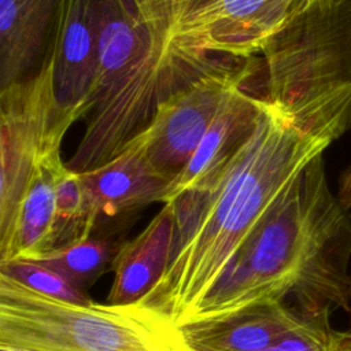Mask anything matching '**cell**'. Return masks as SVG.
I'll list each match as a JSON object with an SVG mask.
<instances>
[{
	"label": "cell",
	"mask_w": 351,
	"mask_h": 351,
	"mask_svg": "<svg viewBox=\"0 0 351 351\" xmlns=\"http://www.w3.org/2000/svg\"><path fill=\"white\" fill-rule=\"evenodd\" d=\"M0 346L22 351H200L166 315L141 304H77L0 270Z\"/></svg>",
	"instance_id": "5b68a950"
},
{
	"label": "cell",
	"mask_w": 351,
	"mask_h": 351,
	"mask_svg": "<svg viewBox=\"0 0 351 351\" xmlns=\"http://www.w3.org/2000/svg\"><path fill=\"white\" fill-rule=\"evenodd\" d=\"M306 313L310 311L289 304H270L181 329L189 344L200 351H265L296 328Z\"/></svg>",
	"instance_id": "5bb4252c"
},
{
	"label": "cell",
	"mask_w": 351,
	"mask_h": 351,
	"mask_svg": "<svg viewBox=\"0 0 351 351\" xmlns=\"http://www.w3.org/2000/svg\"><path fill=\"white\" fill-rule=\"evenodd\" d=\"M258 59L245 90L329 143L351 130V0H298Z\"/></svg>",
	"instance_id": "277c9868"
},
{
	"label": "cell",
	"mask_w": 351,
	"mask_h": 351,
	"mask_svg": "<svg viewBox=\"0 0 351 351\" xmlns=\"http://www.w3.org/2000/svg\"><path fill=\"white\" fill-rule=\"evenodd\" d=\"M174 0H100L95 78L86 128L69 169H96L141 133L156 106L214 59L192 63L170 45Z\"/></svg>",
	"instance_id": "3957f363"
},
{
	"label": "cell",
	"mask_w": 351,
	"mask_h": 351,
	"mask_svg": "<svg viewBox=\"0 0 351 351\" xmlns=\"http://www.w3.org/2000/svg\"><path fill=\"white\" fill-rule=\"evenodd\" d=\"M174 232V213L166 203L137 237L115 252V274L106 303L130 304L144 298L167 267Z\"/></svg>",
	"instance_id": "4fadbf2b"
},
{
	"label": "cell",
	"mask_w": 351,
	"mask_h": 351,
	"mask_svg": "<svg viewBox=\"0 0 351 351\" xmlns=\"http://www.w3.org/2000/svg\"><path fill=\"white\" fill-rule=\"evenodd\" d=\"M74 112L58 108L48 51L34 75L0 95V265L7 262L21 210L40 160L60 147Z\"/></svg>",
	"instance_id": "8992f818"
},
{
	"label": "cell",
	"mask_w": 351,
	"mask_h": 351,
	"mask_svg": "<svg viewBox=\"0 0 351 351\" xmlns=\"http://www.w3.org/2000/svg\"><path fill=\"white\" fill-rule=\"evenodd\" d=\"M262 110L263 101L247 92L244 84L232 88L196 151L171 181L163 204L182 193L203 192L210 188L250 136Z\"/></svg>",
	"instance_id": "8fae6325"
},
{
	"label": "cell",
	"mask_w": 351,
	"mask_h": 351,
	"mask_svg": "<svg viewBox=\"0 0 351 351\" xmlns=\"http://www.w3.org/2000/svg\"><path fill=\"white\" fill-rule=\"evenodd\" d=\"M59 0H0V95L40 69Z\"/></svg>",
	"instance_id": "7c38bea8"
},
{
	"label": "cell",
	"mask_w": 351,
	"mask_h": 351,
	"mask_svg": "<svg viewBox=\"0 0 351 351\" xmlns=\"http://www.w3.org/2000/svg\"><path fill=\"white\" fill-rule=\"evenodd\" d=\"M330 144L263 101L255 128L210 188L167 202L176 222L170 261L138 302L188 325L247 237Z\"/></svg>",
	"instance_id": "6da1fadb"
},
{
	"label": "cell",
	"mask_w": 351,
	"mask_h": 351,
	"mask_svg": "<svg viewBox=\"0 0 351 351\" xmlns=\"http://www.w3.org/2000/svg\"><path fill=\"white\" fill-rule=\"evenodd\" d=\"M186 0H174V4H176V7H178V5H181L182 3H185Z\"/></svg>",
	"instance_id": "7402d4cb"
},
{
	"label": "cell",
	"mask_w": 351,
	"mask_h": 351,
	"mask_svg": "<svg viewBox=\"0 0 351 351\" xmlns=\"http://www.w3.org/2000/svg\"><path fill=\"white\" fill-rule=\"evenodd\" d=\"M258 67V56L237 63L213 60L166 96L144 129L152 163L174 180L196 151L228 92L240 84L245 86Z\"/></svg>",
	"instance_id": "ba28073f"
},
{
	"label": "cell",
	"mask_w": 351,
	"mask_h": 351,
	"mask_svg": "<svg viewBox=\"0 0 351 351\" xmlns=\"http://www.w3.org/2000/svg\"><path fill=\"white\" fill-rule=\"evenodd\" d=\"M0 351H22V350H16V348H8V347H1V346H0Z\"/></svg>",
	"instance_id": "44dd1931"
},
{
	"label": "cell",
	"mask_w": 351,
	"mask_h": 351,
	"mask_svg": "<svg viewBox=\"0 0 351 351\" xmlns=\"http://www.w3.org/2000/svg\"><path fill=\"white\" fill-rule=\"evenodd\" d=\"M348 304H350V310H348V314L351 315V278H350V287H348Z\"/></svg>",
	"instance_id": "ffe728a7"
},
{
	"label": "cell",
	"mask_w": 351,
	"mask_h": 351,
	"mask_svg": "<svg viewBox=\"0 0 351 351\" xmlns=\"http://www.w3.org/2000/svg\"><path fill=\"white\" fill-rule=\"evenodd\" d=\"M332 311L306 313L300 324L265 351H351V330H339Z\"/></svg>",
	"instance_id": "e0dca14e"
},
{
	"label": "cell",
	"mask_w": 351,
	"mask_h": 351,
	"mask_svg": "<svg viewBox=\"0 0 351 351\" xmlns=\"http://www.w3.org/2000/svg\"><path fill=\"white\" fill-rule=\"evenodd\" d=\"M0 270L38 293L77 304L92 302L82 288L69 282L60 274L38 262L27 259L8 261L0 265Z\"/></svg>",
	"instance_id": "ac0fdd59"
},
{
	"label": "cell",
	"mask_w": 351,
	"mask_h": 351,
	"mask_svg": "<svg viewBox=\"0 0 351 351\" xmlns=\"http://www.w3.org/2000/svg\"><path fill=\"white\" fill-rule=\"evenodd\" d=\"M112 255L115 252L110 241L89 237L27 261H34L52 269L69 282L84 289L104 269Z\"/></svg>",
	"instance_id": "2e32d148"
},
{
	"label": "cell",
	"mask_w": 351,
	"mask_h": 351,
	"mask_svg": "<svg viewBox=\"0 0 351 351\" xmlns=\"http://www.w3.org/2000/svg\"><path fill=\"white\" fill-rule=\"evenodd\" d=\"M298 0H186L176 7L170 45L193 63L210 53L233 59L259 56L282 29Z\"/></svg>",
	"instance_id": "52a82bcc"
},
{
	"label": "cell",
	"mask_w": 351,
	"mask_h": 351,
	"mask_svg": "<svg viewBox=\"0 0 351 351\" xmlns=\"http://www.w3.org/2000/svg\"><path fill=\"white\" fill-rule=\"evenodd\" d=\"M341 207L351 218V162L344 167L337 180V193H336Z\"/></svg>",
	"instance_id": "d6986e66"
},
{
	"label": "cell",
	"mask_w": 351,
	"mask_h": 351,
	"mask_svg": "<svg viewBox=\"0 0 351 351\" xmlns=\"http://www.w3.org/2000/svg\"><path fill=\"white\" fill-rule=\"evenodd\" d=\"M63 166L60 147L40 160L21 204L7 262L34 259L47 252L55 221V184Z\"/></svg>",
	"instance_id": "9a60e30c"
},
{
	"label": "cell",
	"mask_w": 351,
	"mask_h": 351,
	"mask_svg": "<svg viewBox=\"0 0 351 351\" xmlns=\"http://www.w3.org/2000/svg\"><path fill=\"white\" fill-rule=\"evenodd\" d=\"M78 174L85 211L93 228L101 218H112L155 202L163 203L173 181L152 163L145 130L107 163Z\"/></svg>",
	"instance_id": "30bf717a"
},
{
	"label": "cell",
	"mask_w": 351,
	"mask_h": 351,
	"mask_svg": "<svg viewBox=\"0 0 351 351\" xmlns=\"http://www.w3.org/2000/svg\"><path fill=\"white\" fill-rule=\"evenodd\" d=\"M100 0H59L49 52L58 108L85 118L97 66Z\"/></svg>",
	"instance_id": "9c48e42d"
},
{
	"label": "cell",
	"mask_w": 351,
	"mask_h": 351,
	"mask_svg": "<svg viewBox=\"0 0 351 351\" xmlns=\"http://www.w3.org/2000/svg\"><path fill=\"white\" fill-rule=\"evenodd\" d=\"M322 156L247 237L188 325L270 304L348 314L351 218L330 189Z\"/></svg>",
	"instance_id": "7a4b0ae2"
}]
</instances>
